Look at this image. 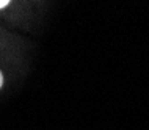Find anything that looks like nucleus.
Segmentation results:
<instances>
[{"mask_svg":"<svg viewBox=\"0 0 149 130\" xmlns=\"http://www.w3.org/2000/svg\"><path fill=\"white\" fill-rule=\"evenodd\" d=\"M8 3H10V0H0V10H2V8H5Z\"/></svg>","mask_w":149,"mask_h":130,"instance_id":"1","label":"nucleus"},{"mask_svg":"<svg viewBox=\"0 0 149 130\" xmlns=\"http://www.w3.org/2000/svg\"><path fill=\"white\" fill-rule=\"evenodd\" d=\"M2 85H3V75H2V72H0V88H2Z\"/></svg>","mask_w":149,"mask_h":130,"instance_id":"2","label":"nucleus"}]
</instances>
